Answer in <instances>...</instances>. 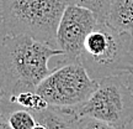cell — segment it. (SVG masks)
I'll return each instance as SVG.
<instances>
[{
  "mask_svg": "<svg viewBox=\"0 0 133 129\" xmlns=\"http://www.w3.org/2000/svg\"><path fill=\"white\" fill-rule=\"evenodd\" d=\"M73 4L83 6L94 13L99 23H105L112 0H70Z\"/></svg>",
  "mask_w": 133,
  "mask_h": 129,
  "instance_id": "30bf717a",
  "label": "cell"
},
{
  "mask_svg": "<svg viewBox=\"0 0 133 129\" xmlns=\"http://www.w3.org/2000/svg\"><path fill=\"white\" fill-rule=\"evenodd\" d=\"M126 81L128 83V87L131 88V91L133 93V73H129V75H126Z\"/></svg>",
  "mask_w": 133,
  "mask_h": 129,
  "instance_id": "5bb4252c",
  "label": "cell"
},
{
  "mask_svg": "<svg viewBox=\"0 0 133 129\" xmlns=\"http://www.w3.org/2000/svg\"><path fill=\"white\" fill-rule=\"evenodd\" d=\"M99 81L90 77L81 62H61L37 87L51 107L74 109L90 98Z\"/></svg>",
  "mask_w": 133,
  "mask_h": 129,
  "instance_id": "5b68a950",
  "label": "cell"
},
{
  "mask_svg": "<svg viewBox=\"0 0 133 129\" xmlns=\"http://www.w3.org/2000/svg\"><path fill=\"white\" fill-rule=\"evenodd\" d=\"M4 1H6V0H0V4H3Z\"/></svg>",
  "mask_w": 133,
  "mask_h": 129,
  "instance_id": "2e32d148",
  "label": "cell"
},
{
  "mask_svg": "<svg viewBox=\"0 0 133 129\" xmlns=\"http://www.w3.org/2000/svg\"><path fill=\"white\" fill-rule=\"evenodd\" d=\"M4 37V23H3V14H1V4H0V41Z\"/></svg>",
  "mask_w": 133,
  "mask_h": 129,
  "instance_id": "4fadbf2b",
  "label": "cell"
},
{
  "mask_svg": "<svg viewBox=\"0 0 133 129\" xmlns=\"http://www.w3.org/2000/svg\"><path fill=\"white\" fill-rule=\"evenodd\" d=\"M76 129H118L111 124H107L105 122H101L95 118L89 117H81L78 119Z\"/></svg>",
  "mask_w": 133,
  "mask_h": 129,
  "instance_id": "8fae6325",
  "label": "cell"
},
{
  "mask_svg": "<svg viewBox=\"0 0 133 129\" xmlns=\"http://www.w3.org/2000/svg\"><path fill=\"white\" fill-rule=\"evenodd\" d=\"M36 120L48 129H76L79 117L73 109H63L57 107H48L41 112H33Z\"/></svg>",
  "mask_w": 133,
  "mask_h": 129,
  "instance_id": "52a82bcc",
  "label": "cell"
},
{
  "mask_svg": "<svg viewBox=\"0 0 133 129\" xmlns=\"http://www.w3.org/2000/svg\"><path fill=\"white\" fill-rule=\"evenodd\" d=\"M33 129H48V128H47V127H46L44 124H42V123L37 122V124H36V127H35Z\"/></svg>",
  "mask_w": 133,
  "mask_h": 129,
  "instance_id": "9a60e30c",
  "label": "cell"
},
{
  "mask_svg": "<svg viewBox=\"0 0 133 129\" xmlns=\"http://www.w3.org/2000/svg\"><path fill=\"white\" fill-rule=\"evenodd\" d=\"M105 23L119 32H133V0H112Z\"/></svg>",
  "mask_w": 133,
  "mask_h": 129,
  "instance_id": "ba28073f",
  "label": "cell"
},
{
  "mask_svg": "<svg viewBox=\"0 0 133 129\" xmlns=\"http://www.w3.org/2000/svg\"><path fill=\"white\" fill-rule=\"evenodd\" d=\"M80 62L95 81L133 73V32L97 23L84 42Z\"/></svg>",
  "mask_w": 133,
  "mask_h": 129,
  "instance_id": "7a4b0ae2",
  "label": "cell"
},
{
  "mask_svg": "<svg viewBox=\"0 0 133 129\" xmlns=\"http://www.w3.org/2000/svg\"><path fill=\"white\" fill-rule=\"evenodd\" d=\"M1 99L9 102L11 104L16 105L22 109H27L30 112H41V110L47 109L49 104L42 97L38 94L36 91L33 92H22L16 96L9 97V98H1Z\"/></svg>",
  "mask_w": 133,
  "mask_h": 129,
  "instance_id": "9c48e42d",
  "label": "cell"
},
{
  "mask_svg": "<svg viewBox=\"0 0 133 129\" xmlns=\"http://www.w3.org/2000/svg\"><path fill=\"white\" fill-rule=\"evenodd\" d=\"M73 110L79 118H95L118 129L133 127V93L126 76L100 80L90 98Z\"/></svg>",
  "mask_w": 133,
  "mask_h": 129,
  "instance_id": "277c9868",
  "label": "cell"
},
{
  "mask_svg": "<svg viewBox=\"0 0 133 129\" xmlns=\"http://www.w3.org/2000/svg\"><path fill=\"white\" fill-rule=\"evenodd\" d=\"M62 50L29 36H4L0 41V98L33 92L52 72L49 61Z\"/></svg>",
  "mask_w": 133,
  "mask_h": 129,
  "instance_id": "6da1fadb",
  "label": "cell"
},
{
  "mask_svg": "<svg viewBox=\"0 0 133 129\" xmlns=\"http://www.w3.org/2000/svg\"><path fill=\"white\" fill-rule=\"evenodd\" d=\"M97 23L90 10L73 3L66 6L57 31V46L63 52L61 62H80L84 42Z\"/></svg>",
  "mask_w": 133,
  "mask_h": 129,
  "instance_id": "8992f818",
  "label": "cell"
},
{
  "mask_svg": "<svg viewBox=\"0 0 133 129\" xmlns=\"http://www.w3.org/2000/svg\"><path fill=\"white\" fill-rule=\"evenodd\" d=\"M0 129H12L3 115H0Z\"/></svg>",
  "mask_w": 133,
  "mask_h": 129,
  "instance_id": "7c38bea8",
  "label": "cell"
},
{
  "mask_svg": "<svg viewBox=\"0 0 133 129\" xmlns=\"http://www.w3.org/2000/svg\"><path fill=\"white\" fill-rule=\"evenodd\" d=\"M70 0H6L1 4L4 36H29L58 48L57 31Z\"/></svg>",
  "mask_w": 133,
  "mask_h": 129,
  "instance_id": "3957f363",
  "label": "cell"
}]
</instances>
